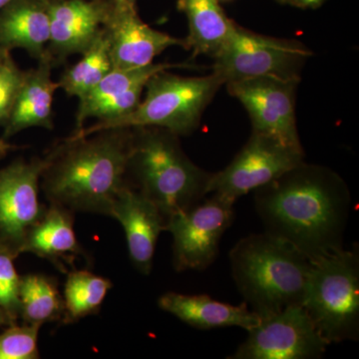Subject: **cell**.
I'll list each match as a JSON object with an SVG mask.
<instances>
[{
    "instance_id": "6da1fadb",
    "label": "cell",
    "mask_w": 359,
    "mask_h": 359,
    "mask_svg": "<svg viewBox=\"0 0 359 359\" xmlns=\"http://www.w3.org/2000/svg\"><path fill=\"white\" fill-rule=\"evenodd\" d=\"M254 203L264 231L309 259L344 249L351 195L334 170L302 161L254 191Z\"/></svg>"
},
{
    "instance_id": "7a4b0ae2",
    "label": "cell",
    "mask_w": 359,
    "mask_h": 359,
    "mask_svg": "<svg viewBox=\"0 0 359 359\" xmlns=\"http://www.w3.org/2000/svg\"><path fill=\"white\" fill-rule=\"evenodd\" d=\"M132 128L110 129L83 138H68L49 154L43 190L52 205L109 216L127 186Z\"/></svg>"
},
{
    "instance_id": "3957f363",
    "label": "cell",
    "mask_w": 359,
    "mask_h": 359,
    "mask_svg": "<svg viewBox=\"0 0 359 359\" xmlns=\"http://www.w3.org/2000/svg\"><path fill=\"white\" fill-rule=\"evenodd\" d=\"M229 259L238 292L259 318L302 306L311 259L294 245L266 231L252 233Z\"/></svg>"
},
{
    "instance_id": "277c9868",
    "label": "cell",
    "mask_w": 359,
    "mask_h": 359,
    "mask_svg": "<svg viewBox=\"0 0 359 359\" xmlns=\"http://www.w3.org/2000/svg\"><path fill=\"white\" fill-rule=\"evenodd\" d=\"M132 131L128 173L136 182V190L154 203L166 221L209 195L212 173L186 155L179 136L156 127Z\"/></svg>"
},
{
    "instance_id": "5b68a950",
    "label": "cell",
    "mask_w": 359,
    "mask_h": 359,
    "mask_svg": "<svg viewBox=\"0 0 359 359\" xmlns=\"http://www.w3.org/2000/svg\"><path fill=\"white\" fill-rule=\"evenodd\" d=\"M169 70L159 71L148 80L145 95L133 112L119 119L83 127L69 138H83L104 130L139 127L162 128L179 137L192 134L224 81L212 72L205 76L185 77Z\"/></svg>"
},
{
    "instance_id": "8992f818",
    "label": "cell",
    "mask_w": 359,
    "mask_h": 359,
    "mask_svg": "<svg viewBox=\"0 0 359 359\" xmlns=\"http://www.w3.org/2000/svg\"><path fill=\"white\" fill-rule=\"evenodd\" d=\"M302 306L328 344L358 339V245L311 259Z\"/></svg>"
},
{
    "instance_id": "52a82bcc",
    "label": "cell",
    "mask_w": 359,
    "mask_h": 359,
    "mask_svg": "<svg viewBox=\"0 0 359 359\" xmlns=\"http://www.w3.org/2000/svg\"><path fill=\"white\" fill-rule=\"evenodd\" d=\"M313 51L297 40L257 34L236 25L218 55L212 72L224 81L271 77L301 81L302 69Z\"/></svg>"
},
{
    "instance_id": "ba28073f",
    "label": "cell",
    "mask_w": 359,
    "mask_h": 359,
    "mask_svg": "<svg viewBox=\"0 0 359 359\" xmlns=\"http://www.w3.org/2000/svg\"><path fill=\"white\" fill-rule=\"evenodd\" d=\"M235 204L212 195L167 219L165 231L173 237L177 271H204L214 263L224 231L235 219Z\"/></svg>"
},
{
    "instance_id": "9c48e42d",
    "label": "cell",
    "mask_w": 359,
    "mask_h": 359,
    "mask_svg": "<svg viewBox=\"0 0 359 359\" xmlns=\"http://www.w3.org/2000/svg\"><path fill=\"white\" fill-rule=\"evenodd\" d=\"M230 359H316L330 346L302 306L261 318Z\"/></svg>"
},
{
    "instance_id": "30bf717a",
    "label": "cell",
    "mask_w": 359,
    "mask_h": 359,
    "mask_svg": "<svg viewBox=\"0 0 359 359\" xmlns=\"http://www.w3.org/2000/svg\"><path fill=\"white\" fill-rule=\"evenodd\" d=\"M299 82L259 77L224 84L247 110L252 131L304 153L297 127L295 98Z\"/></svg>"
},
{
    "instance_id": "8fae6325",
    "label": "cell",
    "mask_w": 359,
    "mask_h": 359,
    "mask_svg": "<svg viewBox=\"0 0 359 359\" xmlns=\"http://www.w3.org/2000/svg\"><path fill=\"white\" fill-rule=\"evenodd\" d=\"M304 161V153L252 131L249 140L222 171L212 173L208 192L235 202Z\"/></svg>"
},
{
    "instance_id": "7c38bea8",
    "label": "cell",
    "mask_w": 359,
    "mask_h": 359,
    "mask_svg": "<svg viewBox=\"0 0 359 359\" xmlns=\"http://www.w3.org/2000/svg\"><path fill=\"white\" fill-rule=\"evenodd\" d=\"M48 162L49 154L15 161L0 169V243L16 256L26 233L43 215L39 201V181Z\"/></svg>"
},
{
    "instance_id": "4fadbf2b",
    "label": "cell",
    "mask_w": 359,
    "mask_h": 359,
    "mask_svg": "<svg viewBox=\"0 0 359 359\" xmlns=\"http://www.w3.org/2000/svg\"><path fill=\"white\" fill-rule=\"evenodd\" d=\"M108 2V1H107ZM103 28L108 35L114 68H137L152 65L170 47L187 48L185 39L158 32L146 25L136 6L108 2Z\"/></svg>"
},
{
    "instance_id": "5bb4252c",
    "label": "cell",
    "mask_w": 359,
    "mask_h": 359,
    "mask_svg": "<svg viewBox=\"0 0 359 359\" xmlns=\"http://www.w3.org/2000/svg\"><path fill=\"white\" fill-rule=\"evenodd\" d=\"M107 11L108 2L104 0H51L46 50L54 65L88 48L103 27Z\"/></svg>"
},
{
    "instance_id": "9a60e30c",
    "label": "cell",
    "mask_w": 359,
    "mask_h": 359,
    "mask_svg": "<svg viewBox=\"0 0 359 359\" xmlns=\"http://www.w3.org/2000/svg\"><path fill=\"white\" fill-rule=\"evenodd\" d=\"M109 216L121 224L135 268L144 275H149L158 238L166 224L162 212L143 194L127 185L116 197Z\"/></svg>"
},
{
    "instance_id": "2e32d148",
    "label": "cell",
    "mask_w": 359,
    "mask_h": 359,
    "mask_svg": "<svg viewBox=\"0 0 359 359\" xmlns=\"http://www.w3.org/2000/svg\"><path fill=\"white\" fill-rule=\"evenodd\" d=\"M53 60L48 51L39 59V65L25 72L11 117L4 126L1 140L6 141L23 130L40 127L53 128V97L60 89L58 81L52 79Z\"/></svg>"
},
{
    "instance_id": "e0dca14e",
    "label": "cell",
    "mask_w": 359,
    "mask_h": 359,
    "mask_svg": "<svg viewBox=\"0 0 359 359\" xmlns=\"http://www.w3.org/2000/svg\"><path fill=\"white\" fill-rule=\"evenodd\" d=\"M50 1L11 0L0 9V47L23 49L39 60L50 39Z\"/></svg>"
},
{
    "instance_id": "ac0fdd59",
    "label": "cell",
    "mask_w": 359,
    "mask_h": 359,
    "mask_svg": "<svg viewBox=\"0 0 359 359\" xmlns=\"http://www.w3.org/2000/svg\"><path fill=\"white\" fill-rule=\"evenodd\" d=\"M158 306L166 313L198 330L238 327L250 332L259 318L247 304L233 306L205 294H182L170 292L158 299Z\"/></svg>"
},
{
    "instance_id": "d6986e66",
    "label": "cell",
    "mask_w": 359,
    "mask_h": 359,
    "mask_svg": "<svg viewBox=\"0 0 359 359\" xmlns=\"http://www.w3.org/2000/svg\"><path fill=\"white\" fill-rule=\"evenodd\" d=\"M177 7L188 20L186 50L192 51L194 57H216L237 23L224 13L219 0H178Z\"/></svg>"
},
{
    "instance_id": "ffe728a7",
    "label": "cell",
    "mask_w": 359,
    "mask_h": 359,
    "mask_svg": "<svg viewBox=\"0 0 359 359\" xmlns=\"http://www.w3.org/2000/svg\"><path fill=\"white\" fill-rule=\"evenodd\" d=\"M20 252H32L49 261L58 262L80 254L72 215L69 210L52 205L26 233Z\"/></svg>"
},
{
    "instance_id": "44dd1931",
    "label": "cell",
    "mask_w": 359,
    "mask_h": 359,
    "mask_svg": "<svg viewBox=\"0 0 359 359\" xmlns=\"http://www.w3.org/2000/svg\"><path fill=\"white\" fill-rule=\"evenodd\" d=\"M81 55L82 58L67 68L58 81L60 89L68 96L77 97L79 100L114 68L111 59L109 39L103 27Z\"/></svg>"
},
{
    "instance_id": "7402d4cb",
    "label": "cell",
    "mask_w": 359,
    "mask_h": 359,
    "mask_svg": "<svg viewBox=\"0 0 359 359\" xmlns=\"http://www.w3.org/2000/svg\"><path fill=\"white\" fill-rule=\"evenodd\" d=\"M177 67H187V65L152 63L144 67L113 68L84 98L79 100L75 132L83 128L86 122L85 118L92 108L110 99L124 95L136 87L145 86L148 80L159 71Z\"/></svg>"
},
{
    "instance_id": "603a6c76",
    "label": "cell",
    "mask_w": 359,
    "mask_h": 359,
    "mask_svg": "<svg viewBox=\"0 0 359 359\" xmlns=\"http://www.w3.org/2000/svg\"><path fill=\"white\" fill-rule=\"evenodd\" d=\"M20 302V316L26 323L42 325L65 313L63 299L55 283L45 276H21Z\"/></svg>"
},
{
    "instance_id": "cb8c5ba5",
    "label": "cell",
    "mask_w": 359,
    "mask_h": 359,
    "mask_svg": "<svg viewBox=\"0 0 359 359\" xmlns=\"http://www.w3.org/2000/svg\"><path fill=\"white\" fill-rule=\"evenodd\" d=\"M112 287V283L87 271H72L65 283V323L96 313Z\"/></svg>"
},
{
    "instance_id": "d4e9b609",
    "label": "cell",
    "mask_w": 359,
    "mask_h": 359,
    "mask_svg": "<svg viewBox=\"0 0 359 359\" xmlns=\"http://www.w3.org/2000/svg\"><path fill=\"white\" fill-rule=\"evenodd\" d=\"M41 325H11L0 334V359H36L37 341Z\"/></svg>"
},
{
    "instance_id": "484cf974",
    "label": "cell",
    "mask_w": 359,
    "mask_h": 359,
    "mask_svg": "<svg viewBox=\"0 0 359 359\" xmlns=\"http://www.w3.org/2000/svg\"><path fill=\"white\" fill-rule=\"evenodd\" d=\"M16 257L13 250L0 243V309L6 313L11 325L20 316V276L13 264Z\"/></svg>"
},
{
    "instance_id": "4316f807",
    "label": "cell",
    "mask_w": 359,
    "mask_h": 359,
    "mask_svg": "<svg viewBox=\"0 0 359 359\" xmlns=\"http://www.w3.org/2000/svg\"><path fill=\"white\" fill-rule=\"evenodd\" d=\"M25 72L14 62L11 55L0 63V126H6L23 80Z\"/></svg>"
},
{
    "instance_id": "83f0119b",
    "label": "cell",
    "mask_w": 359,
    "mask_h": 359,
    "mask_svg": "<svg viewBox=\"0 0 359 359\" xmlns=\"http://www.w3.org/2000/svg\"><path fill=\"white\" fill-rule=\"evenodd\" d=\"M327 1V0H285V4L302 9H316Z\"/></svg>"
},
{
    "instance_id": "f1b7e54d",
    "label": "cell",
    "mask_w": 359,
    "mask_h": 359,
    "mask_svg": "<svg viewBox=\"0 0 359 359\" xmlns=\"http://www.w3.org/2000/svg\"><path fill=\"white\" fill-rule=\"evenodd\" d=\"M13 146L9 145L8 143H6V141L0 140V157L1 156L6 155L9 150L13 149Z\"/></svg>"
},
{
    "instance_id": "f546056e",
    "label": "cell",
    "mask_w": 359,
    "mask_h": 359,
    "mask_svg": "<svg viewBox=\"0 0 359 359\" xmlns=\"http://www.w3.org/2000/svg\"><path fill=\"white\" fill-rule=\"evenodd\" d=\"M6 323H11V320L7 318L6 313L0 309V327H1V325H6Z\"/></svg>"
},
{
    "instance_id": "4dcf8cb0",
    "label": "cell",
    "mask_w": 359,
    "mask_h": 359,
    "mask_svg": "<svg viewBox=\"0 0 359 359\" xmlns=\"http://www.w3.org/2000/svg\"><path fill=\"white\" fill-rule=\"evenodd\" d=\"M9 55H11V52L6 50V49L2 48V47H0V63H1L2 61L6 60Z\"/></svg>"
},
{
    "instance_id": "1f68e13d",
    "label": "cell",
    "mask_w": 359,
    "mask_h": 359,
    "mask_svg": "<svg viewBox=\"0 0 359 359\" xmlns=\"http://www.w3.org/2000/svg\"><path fill=\"white\" fill-rule=\"evenodd\" d=\"M108 2H120V4H131V6H136L137 0H104Z\"/></svg>"
},
{
    "instance_id": "d6a6232c",
    "label": "cell",
    "mask_w": 359,
    "mask_h": 359,
    "mask_svg": "<svg viewBox=\"0 0 359 359\" xmlns=\"http://www.w3.org/2000/svg\"><path fill=\"white\" fill-rule=\"evenodd\" d=\"M11 0H0V9L4 8V6L11 2Z\"/></svg>"
},
{
    "instance_id": "836d02e7",
    "label": "cell",
    "mask_w": 359,
    "mask_h": 359,
    "mask_svg": "<svg viewBox=\"0 0 359 359\" xmlns=\"http://www.w3.org/2000/svg\"><path fill=\"white\" fill-rule=\"evenodd\" d=\"M276 1L280 2V4H285V0H276Z\"/></svg>"
}]
</instances>
